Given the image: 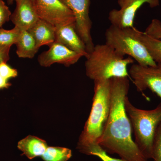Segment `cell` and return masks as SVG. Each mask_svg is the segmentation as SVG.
<instances>
[{"instance_id": "25", "label": "cell", "mask_w": 161, "mask_h": 161, "mask_svg": "<svg viewBox=\"0 0 161 161\" xmlns=\"http://www.w3.org/2000/svg\"><path fill=\"white\" fill-rule=\"evenodd\" d=\"M10 86V84L8 82V80H6L0 75V90L7 88Z\"/></svg>"}, {"instance_id": "15", "label": "cell", "mask_w": 161, "mask_h": 161, "mask_svg": "<svg viewBox=\"0 0 161 161\" xmlns=\"http://www.w3.org/2000/svg\"><path fill=\"white\" fill-rule=\"evenodd\" d=\"M15 44L17 55L20 58L31 59L35 57L39 49L33 37L28 31H22Z\"/></svg>"}, {"instance_id": "6", "label": "cell", "mask_w": 161, "mask_h": 161, "mask_svg": "<svg viewBox=\"0 0 161 161\" xmlns=\"http://www.w3.org/2000/svg\"><path fill=\"white\" fill-rule=\"evenodd\" d=\"M39 19L55 27L71 25L75 26V19L70 10L60 0H33Z\"/></svg>"}, {"instance_id": "9", "label": "cell", "mask_w": 161, "mask_h": 161, "mask_svg": "<svg viewBox=\"0 0 161 161\" xmlns=\"http://www.w3.org/2000/svg\"><path fill=\"white\" fill-rule=\"evenodd\" d=\"M119 9H113L109 13L108 19L111 25L117 27H132L137 10L144 4H148L151 8L160 5V0H118Z\"/></svg>"}, {"instance_id": "18", "label": "cell", "mask_w": 161, "mask_h": 161, "mask_svg": "<svg viewBox=\"0 0 161 161\" xmlns=\"http://www.w3.org/2000/svg\"><path fill=\"white\" fill-rule=\"evenodd\" d=\"M80 152L87 155L95 156L102 161H127L123 159L116 158L110 156L103 148L98 144H94L78 149Z\"/></svg>"}, {"instance_id": "13", "label": "cell", "mask_w": 161, "mask_h": 161, "mask_svg": "<svg viewBox=\"0 0 161 161\" xmlns=\"http://www.w3.org/2000/svg\"><path fill=\"white\" fill-rule=\"evenodd\" d=\"M56 27L46 21L39 19L28 31L33 37L37 46H50L56 40Z\"/></svg>"}, {"instance_id": "3", "label": "cell", "mask_w": 161, "mask_h": 161, "mask_svg": "<svg viewBox=\"0 0 161 161\" xmlns=\"http://www.w3.org/2000/svg\"><path fill=\"white\" fill-rule=\"evenodd\" d=\"M94 95L89 116L79 137L78 149L97 144L109 115L111 106L110 79L94 81Z\"/></svg>"}, {"instance_id": "12", "label": "cell", "mask_w": 161, "mask_h": 161, "mask_svg": "<svg viewBox=\"0 0 161 161\" xmlns=\"http://www.w3.org/2000/svg\"><path fill=\"white\" fill-rule=\"evenodd\" d=\"M55 42L62 44L69 49L87 58L89 53L82 40L79 36L75 26L67 25L56 27Z\"/></svg>"}, {"instance_id": "22", "label": "cell", "mask_w": 161, "mask_h": 161, "mask_svg": "<svg viewBox=\"0 0 161 161\" xmlns=\"http://www.w3.org/2000/svg\"><path fill=\"white\" fill-rule=\"evenodd\" d=\"M18 74L16 69L9 66L6 62L0 64V75L6 80L15 78L18 76Z\"/></svg>"}, {"instance_id": "14", "label": "cell", "mask_w": 161, "mask_h": 161, "mask_svg": "<svg viewBox=\"0 0 161 161\" xmlns=\"http://www.w3.org/2000/svg\"><path fill=\"white\" fill-rule=\"evenodd\" d=\"M45 141L33 136H28L18 142V148L30 159L42 156L47 147Z\"/></svg>"}, {"instance_id": "10", "label": "cell", "mask_w": 161, "mask_h": 161, "mask_svg": "<svg viewBox=\"0 0 161 161\" xmlns=\"http://www.w3.org/2000/svg\"><path fill=\"white\" fill-rule=\"evenodd\" d=\"M82 57L81 55L55 42L49 46L48 50L39 55L38 61L41 66L44 67H48L55 63L69 67L77 63Z\"/></svg>"}, {"instance_id": "23", "label": "cell", "mask_w": 161, "mask_h": 161, "mask_svg": "<svg viewBox=\"0 0 161 161\" xmlns=\"http://www.w3.org/2000/svg\"><path fill=\"white\" fill-rule=\"evenodd\" d=\"M11 14V11L5 2L3 0H0V28L10 19Z\"/></svg>"}, {"instance_id": "17", "label": "cell", "mask_w": 161, "mask_h": 161, "mask_svg": "<svg viewBox=\"0 0 161 161\" xmlns=\"http://www.w3.org/2000/svg\"><path fill=\"white\" fill-rule=\"evenodd\" d=\"M72 155L71 150L68 148L50 147L41 157L44 161H67Z\"/></svg>"}, {"instance_id": "19", "label": "cell", "mask_w": 161, "mask_h": 161, "mask_svg": "<svg viewBox=\"0 0 161 161\" xmlns=\"http://www.w3.org/2000/svg\"><path fill=\"white\" fill-rule=\"evenodd\" d=\"M22 30L14 26L12 29L7 30L0 28V45L11 47L17 42Z\"/></svg>"}, {"instance_id": "8", "label": "cell", "mask_w": 161, "mask_h": 161, "mask_svg": "<svg viewBox=\"0 0 161 161\" xmlns=\"http://www.w3.org/2000/svg\"><path fill=\"white\" fill-rule=\"evenodd\" d=\"M137 92L149 89L161 99V63L155 66H142L133 64L129 70Z\"/></svg>"}, {"instance_id": "1", "label": "cell", "mask_w": 161, "mask_h": 161, "mask_svg": "<svg viewBox=\"0 0 161 161\" xmlns=\"http://www.w3.org/2000/svg\"><path fill=\"white\" fill-rule=\"evenodd\" d=\"M110 80V114L97 144L107 152L116 153L127 161H148L132 139V126L125 109L130 80L128 77L113 78Z\"/></svg>"}, {"instance_id": "21", "label": "cell", "mask_w": 161, "mask_h": 161, "mask_svg": "<svg viewBox=\"0 0 161 161\" xmlns=\"http://www.w3.org/2000/svg\"><path fill=\"white\" fill-rule=\"evenodd\" d=\"M145 33L150 36L161 40V21L158 19H153L147 26Z\"/></svg>"}, {"instance_id": "24", "label": "cell", "mask_w": 161, "mask_h": 161, "mask_svg": "<svg viewBox=\"0 0 161 161\" xmlns=\"http://www.w3.org/2000/svg\"><path fill=\"white\" fill-rule=\"evenodd\" d=\"M11 47L0 45V64L3 62L7 63L9 59V51Z\"/></svg>"}, {"instance_id": "4", "label": "cell", "mask_w": 161, "mask_h": 161, "mask_svg": "<svg viewBox=\"0 0 161 161\" xmlns=\"http://www.w3.org/2000/svg\"><path fill=\"white\" fill-rule=\"evenodd\" d=\"M125 106L136 144L147 159H152L153 140L161 123V103L153 109L142 110L132 105L127 96Z\"/></svg>"}, {"instance_id": "16", "label": "cell", "mask_w": 161, "mask_h": 161, "mask_svg": "<svg viewBox=\"0 0 161 161\" xmlns=\"http://www.w3.org/2000/svg\"><path fill=\"white\" fill-rule=\"evenodd\" d=\"M137 36L153 60L157 63H161V40L152 37L145 32L138 30Z\"/></svg>"}, {"instance_id": "26", "label": "cell", "mask_w": 161, "mask_h": 161, "mask_svg": "<svg viewBox=\"0 0 161 161\" xmlns=\"http://www.w3.org/2000/svg\"><path fill=\"white\" fill-rule=\"evenodd\" d=\"M7 3L9 5H11V4H12L13 3V2L14 1H15L16 0H7Z\"/></svg>"}, {"instance_id": "5", "label": "cell", "mask_w": 161, "mask_h": 161, "mask_svg": "<svg viewBox=\"0 0 161 161\" xmlns=\"http://www.w3.org/2000/svg\"><path fill=\"white\" fill-rule=\"evenodd\" d=\"M138 30L132 27L111 26L105 32L106 43L122 55H127L142 66L157 64L137 36Z\"/></svg>"}, {"instance_id": "2", "label": "cell", "mask_w": 161, "mask_h": 161, "mask_svg": "<svg viewBox=\"0 0 161 161\" xmlns=\"http://www.w3.org/2000/svg\"><path fill=\"white\" fill-rule=\"evenodd\" d=\"M134 62L131 57L125 58L106 43L97 44L86 58V73L94 81L128 77V66Z\"/></svg>"}, {"instance_id": "7", "label": "cell", "mask_w": 161, "mask_h": 161, "mask_svg": "<svg viewBox=\"0 0 161 161\" xmlns=\"http://www.w3.org/2000/svg\"><path fill=\"white\" fill-rule=\"evenodd\" d=\"M71 10L75 19V29L85 45L89 54L94 49L91 35L92 22L90 19V0H60Z\"/></svg>"}, {"instance_id": "11", "label": "cell", "mask_w": 161, "mask_h": 161, "mask_svg": "<svg viewBox=\"0 0 161 161\" xmlns=\"http://www.w3.org/2000/svg\"><path fill=\"white\" fill-rule=\"evenodd\" d=\"M16 8L10 20L15 26L22 31H28L39 19L33 0H16Z\"/></svg>"}, {"instance_id": "20", "label": "cell", "mask_w": 161, "mask_h": 161, "mask_svg": "<svg viewBox=\"0 0 161 161\" xmlns=\"http://www.w3.org/2000/svg\"><path fill=\"white\" fill-rule=\"evenodd\" d=\"M153 161H161V123L156 132L153 145Z\"/></svg>"}]
</instances>
